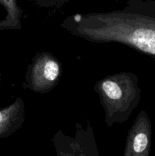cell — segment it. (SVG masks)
Instances as JSON below:
<instances>
[{
  "instance_id": "6da1fadb",
  "label": "cell",
  "mask_w": 155,
  "mask_h": 156,
  "mask_svg": "<svg viewBox=\"0 0 155 156\" xmlns=\"http://www.w3.org/2000/svg\"><path fill=\"white\" fill-rule=\"evenodd\" d=\"M60 26L90 42L119 43L155 57V1L129 0L120 10L75 14Z\"/></svg>"
},
{
  "instance_id": "7a4b0ae2",
  "label": "cell",
  "mask_w": 155,
  "mask_h": 156,
  "mask_svg": "<svg viewBox=\"0 0 155 156\" xmlns=\"http://www.w3.org/2000/svg\"><path fill=\"white\" fill-rule=\"evenodd\" d=\"M94 91L98 94L104 110L105 123L109 127L127 121L141 101L138 78L129 72L115 73L97 81Z\"/></svg>"
},
{
  "instance_id": "3957f363",
  "label": "cell",
  "mask_w": 155,
  "mask_h": 156,
  "mask_svg": "<svg viewBox=\"0 0 155 156\" xmlns=\"http://www.w3.org/2000/svg\"><path fill=\"white\" fill-rule=\"evenodd\" d=\"M61 74L62 66L57 58L49 52H39L28 65L23 87L45 94L57 85Z\"/></svg>"
},
{
  "instance_id": "277c9868",
  "label": "cell",
  "mask_w": 155,
  "mask_h": 156,
  "mask_svg": "<svg viewBox=\"0 0 155 156\" xmlns=\"http://www.w3.org/2000/svg\"><path fill=\"white\" fill-rule=\"evenodd\" d=\"M57 156H99L94 130L89 121L87 126L75 125L74 136L59 129L52 138Z\"/></svg>"
},
{
  "instance_id": "5b68a950",
  "label": "cell",
  "mask_w": 155,
  "mask_h": 156,
  "mask_svg": "<svg viewBox=\"0 0 155 156\" xmlns=\"http://www.w3.org/2000/svg\"><path fill=\"white\" fill-rule=\"evenodd\" d=\"M151 136L150 119L142 110L128 133L123 156H150Z\"/></svg>"
},
{
  "instance_id": "8992f818",
  "label": "cell",
  "mask_w": 155,
  "mask_h": 156,
  "mask_svg": "<svg viewBox=\"0 0 155 156\" xmlns=\"http://www.w3.org/2000/svg\"><path fill=\"white\" fill-rule=\"evenodd\" d=\"M24 119L25 106L21 98L5 108H0V139L9 136L21 129Z\"/></svg>"
},
{
  "instance_id": "52a82bcc",
  "label": "cell",
  "mask_w": 155,
  "mask_h": 156,
  "mask_svg": "<svg viewBox=\"0 0 155 156\" xmlns=\"http://www.w3.org/2000/svg\"><path fill=\"white\" fill-rule=\"evenodd\" d=\"M0 5L6 11L4 19L0 20V32L4 30H21L23 11L17 0H0Z\"/></svg>"
},
{
  "instance_id": "ba28073f",
  "label": "cell",
  "mask_w": 155,
  "mask_h": 156,
  "mask_svg": "<svg viewBox=\"0 0 155 156\" xmlns=\"http://www.w3.org/2000/svg\"><path fill=\"white\" fill-rule=\"evenodd\" d=\"M40 8H60L71 0H29Z\"/></svg>"
},
{
  "instance_id": "9c48e42d",
  "label": "cell",
  "mask_w": 155,
  "mask_h": 156,
  "mask_svg": "<svg viewBox=\"0 0 155 156\" xmlns=\"http://www.w3.org/2000/svg\"><path fill=\"white\" fill-rule=\"evenodd\" d=\"M1 82H2V75L0 73V85H1Z\"/></svg>"
}]
</instances>
